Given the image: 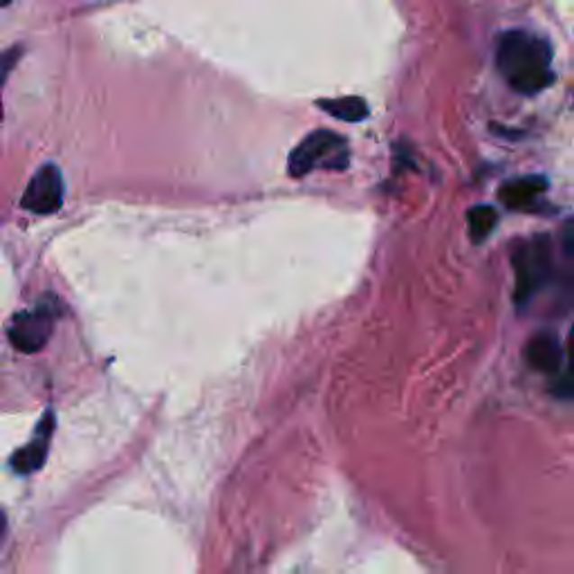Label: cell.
I'll list each match as a JSON object with an SVG mask.
<instances>
[{"label": "cell", "instance_id": "6da1fadb", "mask_svg": "<svg viewBox=\"0 0 574 574\" xmlns=\"http://www.w3.org/2000/svg\"><path fill=\"white\" fill-rule=\"evenodd\" d=\"M496 66L518 95H539L554 81L552 50L548 41L523 30L500 36L496 48Z\"/></svg>", "mask_w": 574, "mask_h": 574}, {"label": "cell", "instance_id": "7a4b0ae2", "mask_svg": "<svg viewBox=\"0 0 574 574\" xmlns=\"http://www.w3.org/2000/svg\"><path fill=\"white\" fill-rule=\"evenodd\" d=\"M348 159H351L348 141L339 132L314 131L294 146L287 159V171L292 178H303L319 167L342 171L348 167Z\"/></svg>", "mask_w": 574, "mask_h": 574}, {"label": "cell", "instance_id": "3957f363", "mask_svg": "<svg viewBox=\"0 0 574 574\" xmlns=\"http://www.w3.org/2000/svg\"><path fill=\"white\" fill-rule=\"evenodd\" d=\"M514 274H516V286H514V301L518 307L530 303V298L539 292L545 283L552 278V247L550 238L534 236L530 241L516 245L512 254Z\"/></svg>", "mask_w": 574, "mask_h": 574}, {"label": "cell", "instance_id": "277c9868", "mask_svg": "<svg viewBox=\"0 0 574 574\" xmlns=\"http://www.w3.org/2000/svg\"><path fill=\"white\" fill-rule=\"evenodd\" d=\"M54 321H57V298L39 303L32 310L18 312L9 325V342L25 355L39 352L52 337Z\"/></svg>", "mask_w": 574, "mask_h": 574}, {"label": "cell", "instance_id": "5b68a950", "mask_svg": "<svg viewBox=\"0 0 574 574\" xmlns=\"http://www.w3.org/2000/svg\"><path fill=\"white\" fill-rule=\"evenodd\" d=\"M63 205V176L59 167L45 164L32 176L30 185L21 197V206L32 214L48 215L61 209Z\"/></svg>", "mask_w": 574, "mask_h": 574}, {"label": "cell", "instance_id": "8992f818", "mask_svg": "<svg viewBox=\"0 0 574 574\" xmlns=\"http://www.w3.org/2000/svg\"><path fill=\"white\" fill-rule=\"evenodd\" d=\"M52 435H54V413L45 411V415L41 417L39 426H36L30 442H27L25 447L18 449V451L12 456L14 471L21 476L39 471L41 467H43L45 458H48V449H50V442H52Z\"/></svg>", "mask_w": 574, "mask_h": 574}, {"label": "cell", "instance_id": "52a82bcc", "mask_svg": "<svg viewBox=\"0 0 574 574\" xmlns=\"http://www.w3.org/2000/svg\"><path fill=\"white\" fill-rule=\"evenodd\" d=\"M525 361L532 369L543 375L559 373L563 361L561 343H559V339L552 333L534 334L525 346Z\"/></svg>", "mask_w": 574, "mask_h": 574}, {"label": "cell", "instance_id": "ba28073f", "mask_svg": "<svg viewBox=\"0 0 574 574\" xmlns=\"http://www.w3.org/2000/svg\"><path fill=\"white\" fill-rule=\"evenodd\" d=\"M545 189H548V180L543 176L516 178L512 182H505L500 189V200L509 209H530Z\"/></svg>", "mask_w": 574, "mask_h": 574}, {"label": "cell", "instance_id": "9c48e42d", "mask_svg": "<svg viewBox=\"0 0 574 574\" xmlns=\"http://www.w3.org/2000/svg\"><path fill=\"white\" fill-rule=\"evenodd\" d=\"M319 108L333 114L339 122H364L369 117V104L361 96H339V99H321Z\"/></svg>", "mask_w": 574, "mask_h": 574}, {"label": "cell", "instance_id": "30bf717a", "mask_svg": "<svg viewBox=\"0 0 574 574\" xmlns=\"http://www.w3.org/2000/svg\"><path fill=\"white\" fill-rule=\"evenodd\" d=\"M496 220H498V214H496L494 206L489 205H478L467 214V223H469V236L471 241L482 242L496 227Z\"/></svg>", "mask_w": 574, "mask_h": 574}, {"label": "cell", "instance_id": "8fae6325", "mask_svg": "<svg viewBox=\"0 0 574 574\" xmlns=\"http://www.w3.org/2000/svg\"><path fill=\"white\" fill-rule=\"evenodd\" d=\"M21 48H12V50H5V52H0V93H3L5 88V81H7L9 72L14 70V66L18 63V59H21ZM0 122H3V101H0Z\"/></svg>", "mask_w": 574, "mask_h": 574}, {"label": "cell", "instance_id": "7c38bea8", "mask_svg": "<svg viewBox=\"0 0 574 574\" xmlns=\"http://www.w3.org/2000/svg\"><path fill=\"white\" fill-rule=\"evenodd\" d=\"M559 393H561V397H574V325L570 337H568V378L563 379Z\"/></svg>", "mask_w": 574, "mask_h": 574}, {"label": "cell", "instance_id": "4fadbf2b", "mask_svg": "<svg viewBox=\"0 0 574 574\" xmlns=\"http://www.w3.org/2000/svg\"><path fill=\"white\" fill-rule=\"evenodd\" d=\"M12 3V0H0V7H3V5H9Z\"/></svg>", "mask_w": 574, "mask_h": 574}, {"label": "cell", "instance_id": "5bb4252c", "mask_svg": "<svg viewBox=\"0 0 574 574\" xmlns=\"http://www.w3.org/2000/svg\"><path fill=\"white\" fill-rule=\"evenodd\" d=\"M0 527H3V512H0Z\"/></svg>", "mask_w": 574, "mask_h": 574}]
</instances>
